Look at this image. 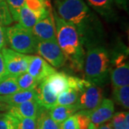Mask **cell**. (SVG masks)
Listing matches in <instances>:
<instances>
[{"instance_id":"36","label":"cell","mask_w":129,"mask_h":129,"mask_svg":"<svg viewBox=\"0 0 129 129\" xmlns=\"http://www.w3.org/2000/svg\"><path fill=\"white\" fill-rule=\"evenodd\" d=\"M0 1H4V0H0Z\"/></svg>"},{"instance_id":"7","label":"cell","mask_w":129,"mask_h":129,"mask_svg":"<svg viewBox=\"0 0 129 129\" xmlns=\"http://www.w3.org/2000/svg\"><path fill=\"white\" fill-rule=\"evenodd\" d=\"M103 90L99 86L90 83L79 92L76 106L78 110L92 111L103 101Z\"/></svg>"},{"instance_id":"20","label":"cell","mask_w":129,"mask_h":129,"mask_svg":"<svg viewBox=\"0 0 129 129\" xmlns=\"http://www.w3.org/2000/svg\"><path fill=\"white\" fill-rule=\"evenodd\" d=\"M20 91L17 83L16 77L8 75L0 81V96L8 95Z\"/></svg>"},{"instance_id":"34","label":"cell","mask_w":129,"mask_h":129,"mask_svg":"<svg viewBox=\"0 0 129 129\" xmlns=\"http://www.w3.org/2000/svg\"><path fill=\"white\" fill-rule=\"evenodd\" d=\"M98 129H113L111 122H106L105 123L101 125Z\"/></svg>"},{"instance_id":"32","label":"cell","mask_w":129,"mask_h":129,"mask_svg":"<svg viewBox=\"0 0 129 129\" xmlns=\"http://www.w3.org/2000/svg\"><path fill=\"white\" fill-rule=\"evenodd\" d=\"M6 43H7L6 27L0 26V51L4 47Z\"/></svg>"},{"instance_id":"4","label":"cell","mask_w":129,"mask_h":129,"mask_svg":"<svg viewBox=\"0 0 129 129\" xmlns=\"http://www.w3.org/2000/svg\"><path fill=\"white\" fill-rule=\"evenodd\" d=\"M7 43L10 49L22 54L37 52L38 40L32 31L23 27L19 24H15L6 27Z\"/></svg>"},{"instance_id":"11","label":"cell","mask_w":129,"mask_h":129,"mask_svg":"<svg viewBox=\"0 0 129 129\" xmlns=\"http://www.w3.org/2000/svg\"><path fill=\"white\" fill-rule=\"evenodd\" d=\"M32 32L38 41L56 40L55 26L52 13L39 21L32 27Z\"/></svg>"},{"instance_id":"15","label":"cell","mask_w":129,"mask_h":129,"mask_svg":"<svg viewBox=\"0 0 129 129\" xmlns=\"http://www.w3.org/2000/svg\"><path fill=\"white\" fill-rule=\"evenodd\" d=\"M35 89L32 90H20L11 95L0 96V103L7 106H13L35 100Z\"/></svg>"},{"instance_id":"30","label":"cell","mask_w":129,"mask_h":129,"mask_svg":"<svg viewBox=\"0 0 129 129\" xmlns=\"http://www.w3.org/2000/svg\"><path fill=\"white\" fill-rule=\"evenodd\" d=\"M0 129H15L12 120L7 113L0 114Z\"/></svg>"},{"instance_id":"14","label":"cell","mask_w":129,"mask_h":129,"mask_svg":"<svg viewBox=\"0 0 129 129\" xmlns=\"http://www.w3.org/2000/svg\"><path fill=\"white\" fill-rule=\"evenodd\" d=\"M88 5L91 6L98 13L108 21L115 19L113 0H86Z\"/></svg>"},{"instance_id":"9","label":"cell","mask_w":129,"mask_h":129,"mask_svg":"<svg viewBox=\"0 0 129 129\" xmlns=\"http://www.w3.org/2000/svg\"><path fill=\"white\" fill-rule=\"evenodd\" d=\"M27 72L37 80L38 83H40L55 73L56 70L40 56L31 55Z\"/></svg>"},{"instance_id":"19","label":"cell","mask_w":129,"mask_h":129,"mask_svg":"<svg viewBox=\"0 0 129 129\" xmlns=\"http://www.w3.org/2000/svg\"><path fill=\"white\" fill-rule=\"evenodd\" d=\"M36 129H60V125L51 118L48 109L40 106L36 118Z\"/></svg>"},{"instance_id":"21","label":"cell","mask_w":129,"mask_h":129,"mask_svg":"<svg viewBox=\"0 0 129 129\" xmlns=\"http://www.w3.org/2000/svg\"><path fill=\"white\" fill-rule=\"evenodd\" d=\"M113 98L115 103L125 109L129 108V86L113 88Z\"/></svg>"},{"instance_id":"13","label":"cell","mask_w":129,"mask_h":129,"mask_svg":"<svg viewBox=\"0 0 129 129\" xmlns=\"http://www.w3.org/2000/svg\"><path fill=\"white\" fill-rule=\"evenodd\" d=\"M39 104L35 100L27 101L8 107V114L17 118H36Z\"/></svg>"},{"instance_id":"35","label":"cell","mask_w":129,"mask_h":129,"mask_svg":"<svg viewBox=\"0 0 129 129\" xmlns=\"http://www.w3.org/2000/svg\"><path fill=\"white\" fill-rule=\"evenodd\" d=\"M8 107L9 106L6 105V104H4V103H0V110L1 109H8Z\"/></svg>"},{"instance_id":"23","label":"cell","mask_w":129,"mask_h":129,"mask_svg":"<svg viewBox=\"0 0 129 129\" xmlns=\"http://www.w3.org/2000/svg\"><path fill=\"white\" fill-rule=\"evenodd\" d=\"M78 92L73 88H69L65 91L59 94L57 98V105L70 106L75 104L78 98Z\"/></svg>"},{"instance_id":"29","label":"cell","mask_w":129,"mask_h":129,"mask_svg":"<svg viewBox=\"0 0 129 129\" xmlns=\"http://www.w3.org/2000/svg\"><path fill=\"white\" fill-rule=\"evenodd\" d=\"M60 129H79L75 115L70 116L60 125Z\"/></svg>"},{"instance_id":"6","label":"cell","mask_w":129,"mask_h":129,"mask_svg":"<svg viewBox=\"0 0 129 129\" xmlns=\"http://www.w3.org/2000/svg\"><path fill=\"white\" fill-rule=\"evenodd\" d=\"M37 53L56 68L63 66L67 60L57 44V40L38 42Z\"/></svg>"},{"instance_id":"8","label":"cell","mask_w":129,"mask_h":129,"mask_svg":"<svg viewBox=\"0 0 129 129\" xmlns=\"http://www.w3.org/2000/svg\"><path fill=\"white\" fill-rule=\"evenodd\" d=\"M113 69L110 70L111 80L113 88L128 85L129 64L128 57L118 53L113 59Z\"/></svg>"},{"instance_id":"3","label":"cell","mask_w":129,"mask_h":129,"mask_svg":"<svg viewBox=\"0 0 129 129\" xmlns=\"http://www.w3.org/2000/svg\"><path fill=\"white\" fill-rule=\"evenodd\" d=\"M84 70L85 80L92 84L100 85L106 83L110 73L111 60L106 47L96 43L86 46Z\"/></svg>"},{"instance_id":"5","label":"cell","mask_w":129,"mask_h":129,"mask_svg":"<svg viewBox=\"0 0 129 129\" xmlns=\"http://www.w3.org/2000/svg\"><path fill=\"white\" fill-rule=\"evenodd\" d=\"M1 51L8 75L17 77L27 72L31 55H24L8 47H3Z\"/></svg>"},{"instance_id":"10","label":"cell","mask_w":129,"mask_h":129,"mask_svg":"<svg viewBox=\"0 0 129 129\" xmlns=\"http://www.w3.org/2000/svg\"><path fill=\"white\" fill-rule=\"evenodd\" d=\"M114 115V103L111 99H103L101 104L90 111V121L97 129L103 123H105L112 118Z\"/></svg>"},{"instance_id":"1","label":"cell","mask_w":129,"mask_h":129,"mask_svg":"<svg viewBox=\"0 0 129 129\" xmlns=\"http://www.w3.org/2000/svg\"><path fill=\"white\" fill-rule=\"evenodd\" d=\"M55 12L74 25L83 45L92 43V13L84 0H55Z\"/></svg>"},{"instance_id":"26","label":"cell","mask_w":129,"mask_h":129,"mask_svg":"<svg viewBox=\"0 0 129 129\" xmlns=\"http://www.w3.org/2000/svg\"><path fill=\"white\" fill-rule=\"evenodd\" d=\"M25 1L26 0H5L14 22H18L20 10L25 4Z\"/></svg>"},{"instance_id":"12","label":"cell","mask_w":129,"mask_h":129,"mask_svg":"<svg viewBox=\"0 0 129 129\" xmlns=\"http://www.w3.org/2000/svg\"><path fill=\"white\" fill-rule=\"evenodd\" d=\"M35 92V101L40 106L50 110L57 105V95L52 91L46 80L39 83Z\"/></svg>"},{"instance_id":"16","label":"cell","mask_w":129,"mask_h":129,"mask_svg":"<svg viewBox=\"0 0 129 129\" xmlns=\"http://www.w3.org/2000/svg\"><path fill=\"white\" fill-rule=\"evenodd\" d=\"M79 111L76 104L70 106H59L56 105L49 110L51 118L55 123L60 124L70 116L73 115Z\"/></svg>"},{"instance_id":"25","label":"cell","mask_w":129,"mask_h":129,"mask_svg":"<svg viewBox=\"0 0 129 129\" xmlns=\"http://www.w3.org/2000/svg\"><path fill=\"white\" fill-rule=\"evenodd\" d=\"M9 116L15 129H36V118H17L10 115Z\"/></svg>"},{"instance_id":"2","label":"cell","mask_w":129,"mask_h":129,"mask_svg":"<svg viewBox=\"0 0 129 129\" xmlns=\"http://www.w3.org/2000/svg\"><path fill=\"white\" fill-rule=\"evenodd\" d=\"M52 16L55 26L56 40L62 53L74 69L83 70L85 54L76 28L60 18L55 11H53Z\"/></svg>"},{"instance_id":"31","label":"cell","mask_w":129,"mask_h":129,"mask_svg":"<svg viewBox=\"0 0 129 129\" xmlns=\"http://www.w3.org/2000/svg\"><path fill=\"white\" fill-rule=\"evenodd\" d=\"M7 76H8V74L6 70L4 59L2 54L0 53V81L5 79V78H7Z\"/></svg>"},{"instance_id":"27","label":"cell","mask_w":129,"mask_h":129,"mask_svg":"<svg viewBox=\"0 0 129 129\" xmlns=\"http://www.w3.org/2000/svg\"><path fill=\"white\" fill-rule=\"evenodd\" d=\"M13 22V19L9 12L5 0L0 1V26L7 27Z\"/></svg>"},{"instance_id":"22","label":"cell","mask_w":129,"mask_h":129,"mask_svg":"<svg viewBox=\"0 0 129 129\" xmlns=\"http://www.w3.org/2000/svg\"><path fill=\"white\" fill-rule=\"evenodd\" d=\"M16 80L20 90H35L39 84L37 80L28 73H25L17 76Z\"/></svg>"},{"instance_id":"33","label":"cell","mask_w":129,"mask_h":129,"mask_svg":"<svg viewBox=\"0 0 129 129\" xmlns=\"http://www.w3.org/2000/svg\"><path fill=\"white\" fill-rule=\"evenodd\" d=\"M113 2L120 9L125 11H128V0H113Z\"/></svg>"},{"instance_id":"28","label":"cell","mask_w":129,"mask_h":129,"mask_svg":"<svg viewBox=\"0 0 129 129\" xmlns=\"http://www.w3.org/2000/svg\"><path fill=\"white\" fill-rule=\"evenodd\" d=\"M90 111L81 110L75 114L79 129H88L90 124Z\"/></svg>"},{"instance_id":"18","label":"cell","mask_w":129,"mask_h":129,"mask_svg":"<svg viewBox=\"0 0 129 129\" xmlns=\"http://www.w3.org/2000/svg\"><path fill=\"white\" fill-rule=\"evenodd\" d=\"M45 18L42 14L32 12L24 4L22 7L19 16V24L23 27L32 31V27L42 19Z\"/></svg>"},{"instance_id":"24","label":"cell","mask_w":129,"mask_h":129,"mask_svg":"<svg viewBox=\"0 0 129 129\" xmlns=\"http://www.w3.org/2000/svg\"><path fill=\"white\" fill-rule=\"evenodd\" d=\"M111 120L113 129H129L128 112H118Z\"/></svg>"},{"instance_id":"17","label":"cell","mask_w":129,"mask_h":129,"mask_svg":"<svg viewBox=\"0 0 129 129\" xmlns=\"http://www.w3.org/2000/svg\"><path fill=\"white\" fill-rule=\"evenodd\" d=\"M46 80L52 91L57 95L69 88L68 75L63 73H58L56 71L48 76Z\"/></svg>"}]
</instances>
